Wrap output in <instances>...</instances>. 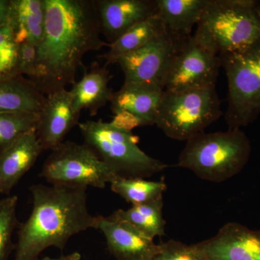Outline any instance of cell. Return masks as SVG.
I'll use <instances>...</instances> for the list:
<instances>
[{"mask_svg":"<svg viewBox=\"0 0 260 260\" xmlns=\"http://www.w3.org/2000/svg\"><path fill=\"white\" fill-rule=\"evenodd\" d=\"M8 24L18 45L29 42L39 46L44 34V0H10Z\"/></svg>","mask_w":260,"mask_h":260,"instance_id":"18","label":"cell"},{"mask_svg":"<svg viewBox=\"0 0 260 260\" xmlns=\"http://www.w3.org/2000/svg\"><path fill=\"white\" fill-rule=\"evenodd\" d=\"M43 149L37 130L21 135L0 152V194H8L30 170Z\"/></svg>","mask_w":260,"mask_h":260,"instance_id":"16","label":"cell"},{"mask_svg":"<svg viewBox=\"0 0 260 260\" xmlns=\"http://www.w3.org/2000/svg\"><path fill=\"white\" fill-rule=\"evenodd\" d=\"M45 99L46 95L24 76L0 80V112L39 114Z\"/></svg>","mask_w":260,"mask_h":260,"instance_id":"20","label":"cell"},{"mask_svg":"<svg viewBox=\"0 0 260 260\" xmlns=\"http://www.w3.org/2000/svg\"><path fill=\"white\" fill-rule=\"evenodd\" d=\"M251 153L250 140L242 129L203 132L186 141L178 166L200 179L221 183L242 172Z\"/></svg>","mask_w":260,"mask_h":260,"instance_id":"4","label":"cell"},{"mask_svg":"<svg viewBox=\"0 0 260 260\" xmlns=\"http://www.w3.org/2000/svg\"><path fill=\"white\" fill-rule=\"evenodd\" d=\"M185 40L165 30L144 47L121 56L116 64L124 73V83H152L164 89L171 65Z\"/></svg>","mask_w":260,"mask_h":260,"instance_id":"9","label":"cell"},{"mask_svg":"<svg viewBox=\"0 0 260 260\" xmlns=\"http://www.w3.org/2000/svg\"><path fill=\"white\" fill-rule=\"evenodd\" d=\"M164 91L155 84L124 83L110 102L115 114L112 124L130 131L135 126L153 125Z\"/></svg>","mask_w":260,"mask_h":260,"instance_id":"11","label":"cell"},{"mask_svg":"<svg viewBox=\"0 0 260 260\" xmlns=\"http://www.w3.org/2000/svg\"><path fill=\"white\" fill-rule=\"evenodd\" d=\"M223 114L215 85L184 91L164 90L155 124L169 138L187 141Z\"/></svg>","mask_w":260,"mask_h":260,"instance_id":"6","label":"cell"},{"mask_svg":"<svg viewBox=\"0 0 260 260\" xmlns=\"http://www.w3.org/2000/svg\"><path fill=\"white\" fill-rule=\"evenodd\" d=\"M219 57L228 80L224 118L229 129H242L260 115V40Z\"/></svg>","mask_w":260,"mask_h":260,"instance_id":"7","label":"cell"},{"mask_svg":"<svg viewBox=\"0 0 260 260\" xmlns=\"http://www.w3.org/2000/svg\"><path fill=\"white\" fill-rule=\"evenodd\" d=\"M95 229L104 234L108 249L116 260H152L160 250L153 239L110 216H98Z\"/></svg>","mask_w":260,"mask_h":260,"instance_id":"14","label":"cell"},{"mask_svg":"<svg viewBox=\"0 0 260 260\" xmlns=\"http://www.w3.org/2000/svg\"><path fill=\"white\" fill-rule=\"evenodd\" d=\"M45 25L30 81L44 95L75 83L89 51L109 47L101 37L94 0H44Z\"/></svg>","mask_w":260,"mask_h":260,"instance_id":"1","label":"cell"},{"mask_svg":"<svg viewBox=\"0 0 260 260\" xmlns=\"http://www.w3.org/2000/svg\"><path fill=\"white\" fill-rule=\"evenodd\" d=\"M10 7V0H0V27L8 23Z\"/></svg>","mask_w":260,"mask_h":260,"instance_id":"29","label":"cell"},{"mask_svg":"<svg viewBox=\"0 0 260 260\" xmlns=\"http://www.w3.org/2000/svg\"><path fill=\"white\" fill-rule=\"evenodd\" d=\"M111 189L133 205L145 204L162 198L167 185L164 181L146 180L141 178H116Z\"/></svg>","mask_w":260,"mask_h":260,"instance_id":"23","label":"cell"},{"mask_svg":"<svg viewBox=\"0 0 260 260\" xmlns=\"http://www.w3.org/2000/svg\"><path fill=\"white\" fill-rule=\"evenodd\" d=\"M81 259V255L80 253L73 252L70 254H67V255H63L59 256V257L52 258L49 257V256H46V257L42 258V259H39L38 258L37 259L35 260H80Z\"/></svg>","mask_w":260,"mask_h":260,"instance_id":"30","label":"cell"},{"mask_svg":"<svg viewBox=\"0 0 260 260\" xmlns=\"http://www.w3.org/2000/svg\"><path fill=\"white\" fill-rule=\"evenodd\" d=\"M39 114L0 112V152L25 133L37 130Z\"/></svg>","mask_w":260,"mask_h":260,"instance_id":"24","label":"cell"},{"mask_svg":"<svg viewBox=\"0 0 260 260\" xmlns=\"http://www.w3.org/2000/svg\"><path fill=\"white\" fill-rule=\"evenodd\" d=\"M159 244L160 250L152 260H209L195 244L187 245L176 240Z\"/></svg>","mask_w":260,"mask_h":260,"instance_id":"27","label":"cell"},{"mask_svg":"<svg viewBox=\"0 0 260 260\" xmlns=\"http://www.w3.org/2000/svg\"><path fill=\"white\" fill-rule=\"evenodd\" d=\"M94 4L102 35L109 44L156 14L155 0H94Z\"/></svg>","mask_w":260,"mask_h":260,"instance_id":"15","label":"cell"},{"mask_svg":"<svg viewBox=\"0 0 260 260\" xmlns=\"http://www.w3.org/2000/svg\"><path fill=\"white\" fill-rule=\"evenodd\" d=\"M156 14L166 30L186 39L198 25L208 0H155Z\"/></svg>","mask_w":260,"mask_h":260,"instance_id":"19","label":"cell"},{"mask_svg":"<svg viewBox=\"0 0 260 260\" xmlns=\"http://www.w3.org/2000/svg\"><path fill=\"white\" fill-rule=\"evenodd\" d=\"M18 200L15 195L0 200V260L8 259L13 247V233L18 224Z\"/></svg>","mask_w":260,"mask_h":260,"instance_id":"25","label":"cell"},{"mask_svg":"<svg viewBox=\"0 0 260 260\" xmlns=\"http://www.w3.org/2000/svg\"><path fill=\"white\" fill-rule=\"evenodd\" d=\"M221 68L220 57L191 35L183 43L164 83V90L184 91L215 85Z\"/></svg>","mask_w":260,"mask_h":260,"instance_id":"10","label":"cell"},{"mask_svg":"<svg viewBox=\"0 0 260 260\" xmlns=\"http://www.w3.org/2000/svg\"><path fill=\"white\" fill-rule=\"evenodd\" d=\"M18 45L8 24L0 27V80L20 76L18 72Z\"/></svg>","mask_w":260,"mask_h":260,"instance_id":"26","label":"cell"},{"mask_svg":"<svg viewBox=\"0 0 260 260\" xmlns=\"http://www.w3.org/2000/svg\"><path fill=\"white\" fill-rule=\"evenodd\" d=\"M41 177L54 185L99 189L117 178L90 147L71 141L51 150Z\"/></svg>","mask_w":260,"mask_h":260,"instance_id":"8","label":"cell"},{"mask_svg":"<svg viewBox=\"0 0 260 260\" xmlns=\"http://www.w3.org/2000/svg\"><path fill=\"white\" fill-rule=\"evenodd\" d=\"M38 46L29 42L18 45V72L20 76L31 78L35 73Z\"/></svg>","mask_w":260,"mask_h":260,"instance_id":"28","label":"cell"},{"mask_svg":"<svg viewBox=\"0 0 260 260\" xmlns=\"http://www.w3.org/2000/svg\"><path fill=\"white\" fill-rule=\"evenodd\" d=\"M162 200L160 198L145 204L133 205L127 210H118L110 217L129 223L152 239L162 237L165 235L166 225L162 215Z\"/></svg>","mask_w":260,"mask_h":260,"instance_id":"22","label":"cell"},{"mask_svg":"<svg viewBox=\"0 0 260 260\" xmlns=\"http://www.w3.org/2000/svg\"><path fill=\"white\" fill-rule=\"evenodd\" d=\"M166 30L164 24L157 14L136 24L115 42L109 44V49L102 56L106 64H116L121 57L144 47L150 41Z\"/></svg>","mask_w":260,"mask_h":260,"instance_id":"21","label":"cell"},{"mask_svg":"<svg viewBox=\"0 0 260 260\" xmlns=\"http://www.w3.org/2000/svg\"><path fill=\"white\" fill-rule=\"evenodd\" d=\"M194 37L218 56L249 47L260 40V2L208 0Z\"/></svg>","mask_w":260,"mask_h":260,"instance_id":"3","label":"cell"},{"mask_svg":"<svg viewBox=\"0 0 260 260\" xmlns=\"http://www.w3.org/2000/svg\"><path fill=\"white\" fill-rule=\"evenodd\" d=\"M84 143L117 178L145 179L162 172L167 167L150 156L138 145V138L132 131L102 120L78 124Z\"/></svg>","mask_w":260,"mask_h":260,"instance_id":"5","label":"cell"},{"mask_svg":"<svg viewBox=\"0 0 260 260\" xmlns=\"http://www.w3.org/2000/svg\"><path fill=\"white\" fill-rule=\"evenodd\" d=\"M107 66H94L70 90L73 108L78 114L88 110L90 115H96L99 109L112 100L114 93L109 87L112 77Z\"/></svg>","mask_w":260,"mask_h":260,"instance_id":"17","label":"cell"},{"mask_svg":"<svg viewBox=\"0 0 260 260\" xmlns=\"http://www.w3.org/2000/svg\"><path fill=\"white\" fill-rule=\"evenodd\" d=\"M80 114L75 112L71 93L66 88L46 95L37 126L43 150L51 151L61 144L65 136L78 124Z\"/></svg>","mask_w":260,"mask_h":260,"instance_id":"12","label":"cell"},{"mask_svg":"<svg viewBox=\"0 0 260 260\" xmlns=\"http://www.w3.org/2000/svg\"><path fill=\"white\" fill-rule=\"evenodd\" d=\"M195 245L209 260H260V230L228 223L216 235Z\"/></svg>","mask_w":260,"mask_h":260,"instance_id":"13","label":"cell"},{"mask_svg":"<svg viewBox=\"0 0 260 260\" xmlns=\"http://www.w3.org/2000/svg\"><path fill=\"white\" fill-rule=\"evenodd\" d=\"M32 208L20 224L15 260H35L54 246L63 249L73 236L96 228L98 216L89 212L87 188L36 184L30 188Z\"/></svg>","mask_w":260,"mask_h":260,"instance_id":"2","label":"cell"}]
</instances>
